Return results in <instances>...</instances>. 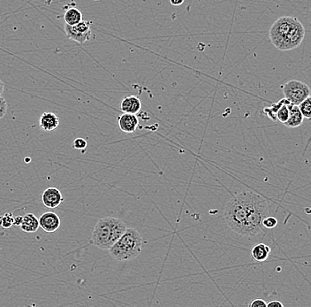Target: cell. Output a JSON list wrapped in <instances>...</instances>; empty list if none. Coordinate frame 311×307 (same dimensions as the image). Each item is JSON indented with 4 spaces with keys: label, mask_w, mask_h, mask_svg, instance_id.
Instances as JSON below:
<instances>
[{
    "label": "cell",
    "mask_w": 311,
    "mask_h": 307,
    "mask_svg": "<svg viewBox=\"0 0 311 307\" xmlns=\"http://www.w3.org/2000/svg\"><path fill=\"white\" fill-rule=\"evenodd\" d=\"M19 227L24 232H28V233L36 232L40 227L39 219H37V217L33 214H27L23 216V220H22V223L19 225Z\"/></svg>",
    "instance_id": "13"
},
{
    "label": "cell",
    "mask_w": 311,
    "mask_h": 307,
    "mask_svg": "<svg viewBox=\"0 0 311 307\" xmlns=\"http://www.w3.org/2000/svg\"><path fill=\"white\" fill-rule=\"evenodd\" d=\"M267 307H284V304L279 301L273 300L267 304Z\"/></svg>",
    "instance_id": "24"
},
{
    "label": "cell",
    "mask_w": 311,
    "mask_h": 307,
    "mask_svg": "<svg viewBox=\"0 0 311 307\" xmlns=\"http://www.w3.org/2000/svg\"><path fill=\"white\" fill-rule=\"evenodd\" d=\"M290 104H291V102L285 98L282 106H280V108L277 112V121L280 122L281 124H285V122H287V120H288L289 116H290V110H289V105Z\"/></svg>",
    "instance_id": "16"
},
{
    "label": "cell",
    "mask_w": 311,
    "mask_h": 307,
    "mask_svg": "<svg viewBox=\"0 0 311 307\" xmlns=\"http://www.w3.org/2000/svg\"><path fill=\"white\" fill-rule=\"evenodd\" d=\"M22 220H23V217H22V216H17V217H14V225L19 226L20 223H22Z\"/></svg>",
    "instance_id": "26"
},
{
    "label": "cell",
    "mask_w": 311,
    "mask_h": 307,
    "mask_svg": "<svg viewBox=\"0 0 311 307\" xmlns=\"http://www.w3.org/2000/svg\"><path fill=\"white\" fill-rule=\"evenodd\" d=\"M40 227L45 232H55L60 227V219L57 214L53 212H46L39 218Z\"/></svg>",
    "instance_id": "8"
},
{
    "label": "cell",
    "mask_w": 311,
    "mask_h": 307,
    "mask_svg": "<svg viewBox=\"0 0 311 307\" xmlns=\"http://www.w3.org/2000/svg\"><path fill=\"white\" fill-rule=\"evenodd\" d=\"M278 224V221L275 217L273 216H267L266 218H264V220L263 221V226L264 228H268V229H272L276 227Z\"/></svg>",
    "instance_id": "20"
},
{
    "label": "cell",
    "mask_w": 311,
    "mask_h": 307,
    "mask_svg": "<svg viewBox=\"0 0 311 307\" xmlns=\"http://www.w3.org/2000/svg\"><path fill=\"white\" fill-rule=\"evenodd\" d=\"M13 225H14V216L12 213H7L0 217V227H3L5 229L10 228Z\"/></svg>",
    "instance_id": "19"
},
{
    "label": "cell",
    "mask_w": 311,
    "mask_h": 307,
    "mask_svg": "<svg viewBox=\"0 0 311 307\" xmlns=\"http://www.w3.org/2000/svg\"><path fill=\"white\" fill-rule=\"evenodd\" d=\"M64 20L66 24L74 26L82 21V13L77 8H69L65 13Z\"/></svg>",
    "instance_id": "15"
},
{
    "label": "cell",
    "mask_w": 311,
    "mask_h": 307,
    "mask_svg": "<svg viewBox=\"0 0 311 307\" xmlns=\"http://www.w3.org/2000/svg\"><path fill=\"white\" fill-rule=\"evenodd\" d=\"M73 147L76 150H84L87 147V142L85 139L78 138L73 143Z\"/></svg>",
    "instance_id": "21"
},
{
    "label": "cell",
    "mask_w": 311,
    "mask_h": 307,
    "mask_svg": "<svg viewBox=\"0 0 311 307\" xmlns=\"http://www.w3.org/2000/svg\"><path fill=\"white\" fill-rule=\"evenodd\" d=\"M143 245L141 234L135 228H127L109 251L110 255L118 261H129L136 259L140 255Z\"/></svg>",
    "instance_id": "4"
},
{
    "label": "cell",
    "mask_w": 311,
    "mask_h": 307,
    "mask_svg": "<svg viewBox=\"0 0 311 307\" xmlns=\"http://www.w3.org/2000/svg\"><path fill=\"white\" fill-rule=\"evenodd\" d=\"M4 90H5V84L2 81L0 80V96L3 94Z\"/></svg>",
    "instance_id": "27"
},
{
    "label": "cell",
    "mask_w": 311,
    "mask_h": 307,
    "mask_svg": "<svg viewBox=\"0 0 311 307\" xmlns=\"http://www.w3.org/2000/svg\"><path fill=\"white\" fill-rule=\"evenodd\" d=\"M170 3L173 5V6H180V5H182L184 3V0H170Z\"/></svg>",
    "instance_id": "25"
},
{
    "label": "cell",
    "mask_w": 311,
    "mask_h": 307,
    "mask_svg": "<svg viewBox=\"0 0 311 307\" xmlns=\"http://www.w3.org/2000/svg\"><path fill=\"white\" fill-rule=\"evenodd\" d=\"M269 215V205L265 199L248 190L233 196L224 210L228 227L245 237H256L263 232V221Z\"/></svg>",
    "instance_id": "1"
},
{
    "label": "cell",
    "mask_w": 311,
    "mask_h": 307,
    "mask_svg": "<svg viewBox=\"0 0 311 307\" xmlns=\"http://www.w3.org/2000/svg\"><path fill=\"white\" fill-rule=\"evenodd\" d=\"M90 26H91V22L82 20L80 23L74 26L66 24L64 28L65 32L68 35V39L82 45L85 42L92 39Z\"/></svg>",
    "instance_id": "6"
},
{
    "label": "cell",
    "mask_w": 311,
    "mask_h": 307,
    "mask_svg": "<svg viewBox=\"0 0 311 307\" xmlns=\"http://www.w3.org/2000/svg\"><path fill=\"white\" fill-rule=\"evenodd\" d=\"M251 307H267V303L263 299L261 298H257V299H254L251 304H250Z\"/></svg>",
    "instance_id": "23"
},
{
    "label": "cell",
    "mask_w": 311,
    "mask_h": 307,
    "mask_svg": "<svg viewBox=\"0 0 311 307\" xmlns=\"http://www.w3.org/2000/svg\"><path fill=\"white\" fill-rule=\"evenodd\" d=\"M281 88L285 99L296 106L311 95L310 88L302 81H288Z\"/></svg>",
    "instance_id": "5"
},
{
    "label": "cell",
    "mask_w": 311,
    "mask_h": 307,
    "mask_svg": "<svg viewBox=\"0 0 311 307\" xmlns=\"http://www.w3.org/2000/svg\"><path fill=\"white\" fill-rule=\"evenodd\" d=\"M39 123L43 131L52 132L59 126V118L52 112H45L41 116Z\"/></svg>",
    "instance_id": "11"
},
{
    "label": "cell",
    "mask_w": 311,
    "mask_h": 307,
    "mask_svg": "<svg viewBox=\"0 0 311 307\" xmlns=\"http://www.w3.org/2000/svg\"><path fill=\"white\" fill-rule=\"evenodd\" d=\"M285 98L282 100H279L278 102L274 103L272 106L269 107H265L263 109V112L269 117L273 122H277V112L279 111V109L280 108V106H282L283 103H284Z\"/></svg>",
    "instance_id": "17"
},
{
    "label": "cell",
    "mask_w": 311,
    "mask_h": 307,
    "mask_svg": "<svg viewBox=\"0 0 311 307\" xmlns=\"http://www.w3.org/2000/svg\"><path fill=\"white\" fill-rule=\"evenodd\" d=\"M122 112L125 113L137 114L141 109V102L139 98L135 96L126 97L120 105Z\"/></svg>",
    "instance_id": "10"
},
{
    "label": "cell",
    "mask_w": 311,
    "mask_h": 307,
    "mask_svg": "<svg viewBox=\"0 0 311 307\" xmlns=\"http://www.w3.org/2000/svg\"><path fill=\"white\" fill-rule=\"evenodd\" d=\"M41 199H42L43 205L45 206L50 209H55L61 205V203L64 201V197L59 189L54 187H51L43 192Z\"/></svg>",
    "instance_id": "7"
},
{
    "label": "cell",
    "mask_w": 311,
    "mask_h": 307,
    "mask_svg": "<svg viewBox=\"0 0 311 307\" xmlns=\"http://www.w3.org/2000/svg\"><path fill=\"white\" fill-rule=\"evenodd\" d=\"M139 120L136 114L123 113L119 117V126L120 130L127 134H132L138 127Z\"/></svg>",
    "instance_id": "9"
},
{
    "label": "cell",
    "mask_w": 311,
    "mask_h": 307,
    "mask_svg": "<svg viewBox=\"0 0 311 307\" xmlns=\"http://www.w3.org/2000/svg\"><path fill=\"white\" fill-rule=\"evenodd\" d=\"M271 248L264 243H258L251 251V256L257 262H263L269 258Z\"/></svg>",
    "instance_id": "14"
},
{
    "label": "cell",
    "mask_w": 311,
    "mask_h": 307,
    "mask_svg": "<svg viewBox=\"0 0 311 307\" xmlns=\"http://www.w3.org/2000/svg\"><path fill=\"white\" fill-rule=\"evenodd\" d=\"M7 107H8V105H7V100H5L3 97L0 96V119L3 118L4 116H6Z\"/></svg>",
    "instance_id": "22"
},
{
    "label": "cell",
    "mask_w": 311,
    "mask_h": 307,
    "mask_svg": "<svg viewBox=\"0 0 311 307\" xmlns=\"http://www.w3.org/2000/svg\"><path fill=\"white\" fill-rule=\"evenodd\" d=\"M306 29L297 18L283 16L276 20L269 29V40L279 51H292L304 40Z\"/></svg>",
    "instance_id": "2"
},
{
    "label": "cell",
    "mask_w": 311,
    "mask_h": 307,
    "mask_svg": "<svg viewBox=\"0 0 311 307\" xmlns=\"http://www.w3.org/2000/svg\"><path fill=\"white\" fill-rule=\"evenodd\" d=\"M299 108L304 118L311 120V95L299 105Z\"/></svg>",
    "instance_id": "18"
},
{
    "label": "cell",
    "mask_w": 311,
    "mask_h": 307,
    "mask_svg": "<svg viewBox=\"0 0 311 307\" xmlns=\"http://www.w3.org/2000/svg\"><path fill=\"white\" fill-rule=\"evenodd\" d=\"M289 110H290V116H289L287 122H285V126L287 128H298L303 123L304 117L302 116L301 110L299 108V106L290 104L289 105Z\"/></svg>",
    "instance_id": "12"
},
{
    "label": "cell",
    "mask_w": 311,
    "mask_h": 307,
    "mask_svg": "<svg viewBox=\"0 0 311 307\" xmlns=\"http://www.w3.org/2000/svg\"><path fill=\"white\" fill-rule=\"evenodd\" d=\"M127 228L125 222L120 219L112 216L102 218L94 227L91 243L99 249L109 250L125 233Z\"/></svg>",
    "instance_id": "3"
}]
</instances>
